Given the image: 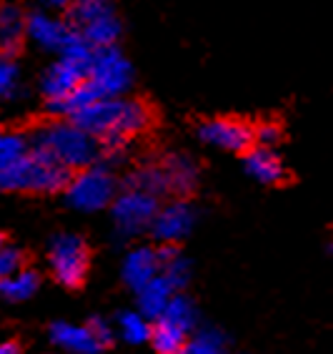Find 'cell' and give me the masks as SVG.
<instances>
[{
  "label": "cell",
  "instance_id": "obj_16",
  "mask_svg": "<svg viewBox=\"0 0 333 354\" xmlns=\"http://www.w3.org/2000/svg\"><path fill=\"white\" fill-rule=\"evenodd\" d=\"M161 171H163V181H165V191H168V194L185 196V194H190V191L196 189L198 169L190 158L168 156L163 164H161Z\"/></svg>",
  "mask_w": 333,
  "mask_h": 354
},
{
  "label": "cell",
  "instance_id": "obj_22",
  "mask_svg": "<svg viewBox=\"0 0 333 354\" xmlns=\"http://www.w3.org/2000/svg\"><path fill=\"white\" fill-rule=\"evenodd\" d=\"M161 317H163V319H168V322H173V324H178V327L185 329V332L190 334L193 329H196L198 312H196V304H193L185 294H176Z\"/></svg>",
  "mask_w": 333,
  "mask_h": 354
},
{
  "label": "cell",
  "instance_id": "obj_10",
  "mask_svg": "<svg viewBox=\"0 0 333 354\" xmlns=\"http://www.w3.org/2000/svg\"><path fill=\"white\" fill-rule=\"evenodd\" d=\"M196 224V212L193 206H188L185 201H170V204L161 206L153 218L150 234L161 244H176L181 239H185L193 232Z\"/></svg>",
  "mask_w": 333,
  "mask_h": 354
},
{
  "label": "cell",
  "instance_id": "obj_23",
  "mask_svg": "<svg viewBox=\"0 0 333 354\" xmlns=\"http://www.w3.org/2000/svg\"><path fill=\"white\" fill-rule=\"evenodd\" d=\"M33 149V138L21 131H6L0 136V166H10Z\"/></svg>",
  "mask_w": 333,
  "mask_h": 354
},
{
  "label": "cell",
  "instance_id": "obj_8",
  "mask_svg": "<svg viewBox=\"0 0 333 354\" xmlns=\"http://www.w3.org/2000/svg\"><path fill=\"white\" fill-rule=\"evenodd\" d=\"M88 83L103 98L105 95H123L130 86V63L125 61V55L116 46L95 48Z\"/></svg>",
  "mask_w": 333,
  "mask_h": 354
},
{
  "label": "cell",
  "instance_id": "obj_19",
  "mask_svg": "<svg viewBox=\"0 0 333 354\" xmlns=\"http://www.w3.org/2000/svg\"><path fill=\"white\" fill-rule=\"evenodd\" d=\"M38 274L30 272V269H21V272L10 274V277H3V284H0V292L8 301H26L30 299L35 292H38Z\"/></svg>",
  "mask_w": 333,
  "mask_h": 354
},
{
  "label": "cell",
  "instance_id": "obj_20",
  "mask_svg": "<svg viewBox=\"0 0 333 354\" xmlns=\"http://www.w3.org/2000/svg\"><path fill=\"white\" fill-rule=\"evenodd\" d=\"M158 254H161V274H163L176 289H183L190 279L188 261L181 257V252H178L173 244H163L158 249Z\"/></svg>",
  "mask_w": 333,
  "mask_h": 354
},
{
  "label": "cell",
  "instance_id": "obj_2",
  "mask_svg": "<svg viewBox=\"0 0 333 354\" xmlns=\"http://www.w3.org/2000/svg\"><path fill=\"white\" fill-rule=\"evenodd\" d=\"M30 138H33L35 149L46 151L48 156L55 158L58 164L70 171H81L85 166L95 164L98 146H101V141L83 126H78L73 118L43 123L30 133Z\"/></svg>",
  "mask_w": 333,
  "mask_h": 354
},
{
  "label": "cell",
  "instance_id": "obj_1",
  "mask_svg": "<svg viewBox=\"0 0 333 354\" xmlns=\"http://www.w3.org/2000/svg\"><path fill=\"white\" fill-rule=\"evenodd\" d=\"M73 121L93 133L101 143H105L108 149H121L130 138H136L148 129L150 111L136 98L105 95L78 111Z\"/></svg>",
  "mask_w": 333,
  "mask_h": 354
},
{
  "label": "cell",
  "instance_id": "obj_7",
  "mask_svg": "<svg viewBox=\"0 0 333 354\" xmlns=\"http://www.w3.org/2000/svg\"><path fill=\"white\" fill-rule=\"evenodd\" d=\"M158 196L150 191L141 189V186H130L121 191L116 201L110 204V214H113V224L123 236H136V234L145 232L153 226V218L158 214Z\"/></svg>",
  "mask_w": 333,
  "mask_h": 354
},
{
  "label": "cell",
  "instance_id": "obj_5",
  "mask_svg": "<svg viewBox=\"0 0 333 354\" xmlns=\"http://www.w3.org/2000/svg\"><path fill=\"white\" fill-rule=\"evenodd\" d=\"M70 18L75 30L93 48L116 46L121 35V21L110 0H75Z\"/></svg>",
  "mask_w": 333,
  "mask_h": 354
},
{
  "label": "cell",
  "instance_id": "obj_28",
  "mask_svg": "<svg viewBox=\"0 0 333 354\" xmlns=\"http://www.w3.org/2000/svg\"><path fill=\"white\" fill-rule=\"evenodd\" d=\"M0 354H21V344H18V342H6V344L0 347Z\"/></svg>",
  "mask_w": 333,
  "mask_h": 354
},
{
  "label": "cell",
  "instance_id": "obj_9",
  "mask_svg": "<svg viewBox=\"0 0 333 354\" xmlns=\"http://www.w3.org/2000/svg\"><path fill=\"white\" fill-rule=\"evenodd\" d=\"M198 136H201V141L211 143L221 151L245 153L248 149H253L256 131L238 118H211L198 129Z\"/></svg>",
  "mask_w": 333,
  "mask_h": 354
},
{
  "label": "cell",
  "instance_id": "obj_24",
  "mask_svg": "<svg viewBox=\"0 0 333 354\" xmlns=\"http://www.w3.org/2000/svg\"><path fill=\"white\" fill-rule=\"evenodd\" d=\"M188 354H225V337L218 329H198L196 334H190L188 344H185Z\"/></svg>",
  "mask_w": 333,
  "mask_h": 354
},
{
  "label": "cell",
  "instance_id": "obj_17",
  "mask_svg": "<svg viewBox=\"0 0 333 354\" xmlns=\"http://www.w3.org/2000/svg\"><path fill=\"white\" fill-rule=\"evenodd\" d=\"M28 35V18L23 10L13 3H6L0 8V46L3 53L13 55L21 48L23 38Z\"/></svg>",
  "mask_w": 333,
  "mask_h": 354
},
{
  "label": "cell",
  "instance_id": "obj_12",
  "mask_svg": "<svg viewBox=\"0 0 333 354\" xmlns=\"http://www.w3.org/2000/svg\"><path fill=\"white\" fill-rule=\"evenodd\" d=\"M50 342L68 354H101L105 344L95 329L88 324H70V322H55L50 327Z\"/></svg>",
  "mask_w": 333,
  "mask_h": 354
},
{
  "label": "cell",
  "instance_id": "obj_29",
  "mask_svg": "<svg viewBox=\"0 0 333 354\" xmlns=\"http://www.w3.org/2000/svg\"><path fill=\"white\" fill-rule=\"evenodd\" d=\"M41 3H46L50 8H65V6H73L75 0H41Z\"/></svg>",
  "mask_w": 333,
  "mask_h": 354
},
{
  "label": "cell",
  "instance_id": "obj_21",
  "mask_svg": "<svg viewBox=\"0 0 333 354\" xmlns=\"http://www.w3.org/2000/svg\"><path fill=\"white\" fill-rule=\"evenodd\" d=\"M116 332L121 334V339H125L128 344H143V342H150L153 324H150L148 317L143 312H123L121 317H118Z\"/></svg>",
  "mask_w": 333,
  "mask_h": 354
},
{
  "label": "cell",
  "instance_id": "obj_14",
  "mask_svg": "<svg viewBox=\"0 0 333 354\" xmlns=\"http://www.w3.org/2000/svg\"><path fill=\"white\" fill-rule=\"evenodd\" d=\"M243 169L251 178H256L259 184H281L285 176V169L281 164V158L276 156V151H271V146H256L248 149L243 156Z\"/></svg>",
  "mask_w": 333,
  "mask_h": 354
},
{
  "label": "cell",
  "instance_id": "obj_11",
  "mask_svg": "<svg viewBox=\"0 0 333 354\" xmlns=\"http://www.w3.org/2000/svg\"><path fill=\"white\" fill-rule=\"evenodd\" d=\"M75 35H78V30H75L73 26L58 21L53 15H48V13L28 15V38L38 48L63 53V50L70 46V41H73Z\"/></svg>",
  "mask_w": 333,
  "mask_h": 354
},
{
  "label": "cell",
  "instance_id": "obj_6",
  "mask_svg": "<svg viewBox=\"0 0 333 354\" xmlns=\"http://www.w3.org/2000/svg\"><path fill=\"white\" fill-rule=\"evenodd\" d=\"M48 264H50V272H53L58 284L75 289L88 277V244L75 234H58L50 241V249H48Z\"/></svg>",
  "mask_w": 333,
  "mask_h": 354
},
{
  "label": "cell",
  "instance_id": "obj_31",
  "mask_svg": "<svg viewBox=\"0 0 333 354\" xmlns=\"http://www.w3.org/2000/svg\"><path fill=\"white\" fill-rule=\"evenodd\" d=\"M183 354H188V352H185V349H183Z\"/></svg>",
  "mask_w": 333,
  "mask_h": 354
},
{
  "label": "cell",
  "instance_id": "obj_27",
  "mask_svg": "<svg viewBox=\"0 0 333 354\" xmlns=\"http://www.w3.org/2000/svg\"><path fill=\"white\" fill-rule=\"evenodd\" d=\"M256 138L261 141V146H273V143H279L281 131H279V126H273V123H263V126L256 131Z\"/></svg>",
  "mask_w": 333,
  "mask_h": 354
},
{
  "label": "cell",
  "instance_id": "obj_25",
  "mask_svg": "<svg viewBox=\"0 0 333 354\" xmlns=\"http://www.w3.org/2000/svg\"><path fill=\"white\" fill-rule=\"evenodd\" d=\"M18 88H21V71L10 58H6L0 66V93H3V98H13Z\"/></svg>",
  "mask_w": 333,
  "mask_h": 354
},
{
  "label": "cell",
  "instance_id": "obj_30",
  "mask_svg": "<svg viewBox=\"0 0 333 354\" xmlns=\"http://www.w3.org/2000/svg\"><path fill=\"white\" fill-rule=\"evenodd\" d=\"M331 252H333V244H331Z\"/></svg>",
  "mask_w": 333,
  "mask_h": 354
},
{
  "label": "cell",
  "instance_id": "obj_26",
  "mask_svg": "<svg viewBox=\"0 0 333 354\" xmlns=\"http://www.w3.org/2000/svg\"><path fill=\"white\" fill-rule=\"evenodd\" d=\"M21 269H23L21 249L13 244H3V249H0V274H3V277H10V274L21 272Z\"/></svg>",
  "mask_w": 333,
  "mask_h": 354
},
{
  "label": "cell",
  "instance_id": "obj_3",
  "mask_svg": "<svg viewBox=\"0 0 333 354\" xmlns=\"http://www.w3.org/2000/svg\"><path fill=\"white\" fill-rule=\"evenodd\" d=\"M73 171L61 166L46 151L30 149L23 158L10 166H0V184L15 194H55L65 191Z\"/></svg>",
  "mask_w": 333,
  "mask_h": 354
},
{
  "label": "cell",
  "instance_id": "obj_18",
  "mask_svg": "<svg viewBox=\"0 0 333 354\" xmlns=\"http://www.w3.org/2000/svg\"><path fill=\"white\" fill-rule=\"evenodd\" d=\"M188 339L190 334L185 329L163 319V317H158L156 324H153V334H150V347L156 349V354H183Z\"/></svg>",
  "mask_w": 333,
  "mask_h": 354
},
{
  "label": "cell",
  "instance_id": "obj_13",
  "mask_svg": "<svg viewBox=\"0 0 333 354\" xmlns=\"http://www.w3.org/2000/svg\"><path fill=\"white\" fill-rule=\"evenodd\" d=\"M161 274V254L158 249H148V246H138L128 257L123 259V281L138 292L143 286L153 281Z\"/></svg>",
  "mask_w": 333,
  "mask_h": 354
},
{
  "label": "cell",
  "instance_id": "obj_15",
  "mask_svg": "<svg viewBox=\"0 0 333 354\" xmlns=\"http://www.w3.org/2000/svg\"><path fill=\"white\" fill-rule=\"evenodd\" d=\"M178 294V289L165 279L163 274H158L156 279L148 281V284L138 289V312H143L148 319H158L161 314L165 312V307L170 304V299Z\"/></svg>",
  "mask_w": 333,
  "mask_h": 354
},
{
  "label": "cell",
  "instance_id": "obj_4",
  "mask_svg": "<svg viewBox=\"0 0 333 354\" xmlns=\"http://www.w3.org/2000/svg\"><path fill=\"white\" fill-rule=\"evenodd\" d=\"M65 198L78 212H101L116 201V178L105 166L90 164L70 176L65 186Z\"/></svg>",
  "mask_w": 333,
  "mask_h": 354
}]
</instances>
